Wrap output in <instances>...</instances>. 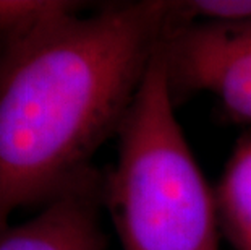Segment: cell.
Here are the masks:
<instances>
[{"mask_svg":"<svg viewBox=\"0 0 251 250\" xmlns=\"http://www.w3.org/2000/svg\"><path fill=\"white\" fill-rule=\"evenodd\" d=\"M214 192L221 232L235 250H251V132L237 141Z\"/></svg>","mask_w":251,"mask_h":250,"instance_id":"cell-5","label":"cell"},{"mask_svg":"<svg viewBox=\"0 0 251 250\" xmlns=\"http://www.w3.org/2000/svg\"><path fill=\"white\" fill-rule=\"evenodd\" d=\"M162 57L174 104L212 93L233 122L251 124V29L175 17L165 31Z\"/></svg>","mask_w":251,"mask_h":250,"instance_id":"cell-3","label":"cell"},{"mask_svg":"<svg viewBox=\"0 0 251 250\" xmlns=\"http://www.w3.org/2000/svg\"><path fill=\"white\" fill-rule=\"evenodd\" d=\"M102 171L96 167L34 218L0 227V250H107Z\"/></svg>","mask_w":251,"mask_h":250,"instance_id":"cell-4","label":"cell"},{"mask_svg":"<svg viewBox=\"0 0 251 250\" xmlns=\"http://www.w3.org/2000/svg\"><path fill=\"white\" fill-rule=\"evenodd\" d=\"M83 3L70 0H0V39H12L37 23Z\"/></svg>","mask_w":251,"mask_h":250,"instance_id":"cell-6","label":"cell"},{"mask_svg":"<svg viewBox=\"0 0 251 250\" xmlns=\"http://www.w3.org/2000/svg\"><path fill=\"white\" fill-rule=\"evenodd\" d=\"M83 5L0 47V227L96 169L175 17V0Z\"/></svg>","mask_w":251,"mask_h":250,"instance_id":"cell-1","label":"cell"},{"mask_svg":"<svg viewBox=\"0 0 251 250\" xmlns=\"http://www.w3.org/2000/svg\"><path fill=\"white\" fill-rule=\"evenodd\" d=\"M5 41H7V39H0V47H2V44H3Z\"/></svg>","mask_w":251,"mask_h":250,"instance_id":"cell-8","label":"cell"},{"mask_svg":"<svg viewBox=\"0 0 251 250\" xmlns=\"http://www.w3.org/2000/svg\"><path fill=\"white\" fill-rule=\"evenodd\" d=\"M186 21H211L251 29V0H177Z\"/></svg>","mask_w":251,"mask_h":250,"instance_id":"cell-7","label":"cell"},{"mask_svg":"<svg viewBox=\"0 0 251 250\" xmlns=\"http://www.w3.org/2000/svg\"><path fill=\"white\" fill-rule=\"evenodd\" d=\"M102 174L104 211L124 250H219L216 192L175 117L159 51Z\"/></svg>","mask_w":251,"mask_h":250,"instance_id":"cell-2","label":"cell"}]
</instances>
